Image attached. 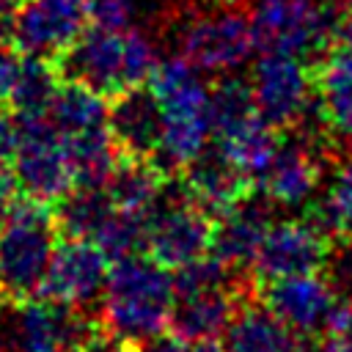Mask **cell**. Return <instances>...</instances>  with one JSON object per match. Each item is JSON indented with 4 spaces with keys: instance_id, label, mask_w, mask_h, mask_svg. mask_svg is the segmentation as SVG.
I'll return each instance as SVG.
<instances>
[{
    "instance_id": "74e56055",
    "label": "cell",
    "mask_w": 352,
    "mask_h": 352,
    "mask_svg": "<svg viewBox=\"0 0 352 352\" xmlns=\"http://www.w3.org/2000/svg\"><path fill=\"white\" fill-rule=\"evenodd\" d=\"M204 6H217V8H245L250 0H198Z\"/></svg>"
},
{
    "instance_id": "484cf974",
    "label": "cell",
    "mask_w": 352,
    "mask_h": 352,
    "mask_svg": "<svg viewBox=\"0 0 352 352\" xmlns=\"http://www.w3.org/2000/svg\"><path fill=\"white\" fill-rule=\"evenodd\" d=\"M107 102L110 99H104L102 94H96L94 88L82 82L60 80V88L47 116L60 135H74V132H85L94 126H107V110H110Z\"/></svg>"
},
{
    "instance_id": "f546056e",
    "label": "cell",
    "mask_w": 352,
    "mask_h": 352,
    "mask_svg": "<svg viewBox=\"0 0 352 352\" xmlns=\"http://www.w3.org/2000/svg\"><path fill=\"white\" fill-rule=\"evenodd\" d=\"M85 16L99 28H129L135 16V0H88Z\"/></svg>"
},
{
    "instance_id": "9a60e30c",
    "label": "cell",
    "mask_w": 352,
    "mask_h": 352,
    "mask_svg": "<svg viewBox=\"0 0 352 352\" xmlns=\"http://www.w3.org/2000/svg\"><path fill=\"white\" fill-rule=\"evenodd\" d=\"M314 104L324 135L352 151V47L336 41L316 58Z\"/></svg>"
},
{
    "instance_id": "1f68e13d",
    "label": "cell",
    "mask_w": 352,
    "mask_h": 352,
    "mask_svg": "<svg viewBox=\"0 0 352 352\" xmlns=\"http://www.w3.org/2000/svg\"><path fill=\"white\" fill-rule=\"evenodd\" d=\"M19 66H22V55L14 47L0 44V104H8L11 102Z\"/></svg>"
},
{
    "instance_id": "8fae6325",
    "label": "cell",
    "mask_w": 352,
    "mask_h": 352,
    "mask_svg": "<svg viewBox=\"0 0 352 352\" xmlns=\"http://www.w3.org/2000/svg\"><path fill=\"white\" fill-rule=\"evenodd\" d=\"M214 228H217V220L204 209H198L184 195L176 201H168L165 206L157 204L148 220L146 256L170 272L182 270L212 250Z\"/></svg>"
},
{
    "instance_id": "f35d334b",
    "label": "cell",
    "mask_w": 352,
    "mask_h": 352,
    "mask_svg": "<svg viewBox=\"0 0 352 352\" xmlns=\"http://www.w3.org/2000/svg\"><path fill=\"white\" fill-rule=\"evenodd\" d=\"M52 3H60V6H72V8H82V11H85V3H88V0H52Z\"/></svg>"
},
{
    "instance_id": "ffe728a7",
    "label": "cell",
    "mask_w": 352,
    "mask_h": 352,
    "mask_svg": "<svg viewBox=\"0 0 352 352\" xmlns=\"http://www.w3.org/2000/svg\"><path fill=\"white\" fill-rule=\"evenodd\" d=\"M223 333L228 352H302L297 333L280 322L256 294L236 305Z\"/></svg>"
},
{
    "instance_id": "30bf717a",
    "label": "cell",
    "mask_w": 352,
    "mask_h": 352,
    "mask_svg": "<svg viewBox=\"0 0 352 352\" xmlns=\"http://www.w3.org/2000/svg\"><path fill=\"white\" fill-rule=\"evenodd\" d=\"M333 248H336V239L327 236L308 217L278 220L267 226L250 270L256 283L286 278V275L324 272L333 258Z\"/></svg>"
},
{
    "instance_id": "e575fe53",
    "label": "cell",
    "mask_w": 352,
    "mask_h": 352,
    "mask_svg": "<svg viewBox=\"0 0 352 352\" xmlns=\"http://www.w3.org/2000/svg\"><path fill=\"white\" fill-rule=\"evenodd\" d=\"M25 0H0V44H8L14 38L16 16Z\"/></svg>"
},
{
    "instance_id": "277c9868",
    "label": "cell",
    "mask_w": 352,
    "mask_h": 352,
    "mask_svg": "<svg viewBox=\"0 0 352 352\" xmlns=\"http://www.w3.org/2000/svg\"><path fill=\"white\" fill-rule=\"evenodd\" d=\"M55 245L52 206L19 195L0 217V302L19 305L38 297Z\"/></svg>"
},
{
    "instance_id": "f1b7e54d",
    "label": "cell",
    "mask_w": 352,
    "mask_h": 352,
    "mask_svg": "<svg viewBox=\"0 0 352 352\" xmlns=\"http://www.w3.org/2000/svg\"><path fill=\"white\" fill-rule=\"evenodd\" d=\"M148 220H151V214H146V212H126V209L113 206V212L96 228L94 242L102 248V253L110 258V264L129 258V256H140V253H146Z\"/></svg>"
},
{
    "instance_id": "ac0fdd59",
    "label": "cell",
    "mask_w": 352,
    "mask_h": 352,
    "mask_svg": "<svg viewBox=\"0 0 352 352\" xmlns=\"http://www.w3.org/2000/svg\"><path fill=\"white\" fill-rule=\"evenodd\" d=\"M107 129L121 154L132 157H154L162 138V110L148 91V85H138L116 99H110Z\"/></svg>"
},
{
    "instance_id": "7402d4cb",
    "label": "cell",
    "mask_w": 352,
    "mask_h": 352,
    "mask_svg": "<svg viewBox=\"0 0 352 352\" xmlns=\"http://www.w3.org/2000/svg\"><path fill=\"white\" fill-rule=\"evenodd\" d=\"M168 182H170V176L151 157L118 154L107 182H104V192L116 209L151 214L157 209V204L162 201Z\"/></svg>"
},
{
    "instance_id": "8992f818",
    "label": "cell",
    "mask_w": 352,
    "mask_h": 352,
    "mask_svg": "<svg viewBox=\"0 0 352 352\" xmlns=\"http://www.w3.org/2000/svg\"><path fill=\"white\" fill-rule=\"evenodd\" d=\"M250 28L264 52L316 60L336 44L338 11L324 0H250Z\"/></svg>"
},
{
    "instance_id": "836d02e7",
    "label": "cell",
    "mask_w": 352,
    "mask_h": 352,
    "mask_svg": "<svg viewBox=\"0 0 352 352\" xmlns=\"http://www.w3.org/2000/svg\"><path fill=\"white\" fill-rule=\"evenodd\" d=\"M19 184H16V176L11 170V165H0V217L14 206V201L19 198Z\"/></svg>"
},
{
    "instance_id": "ba28073f",
    "label": "cell",
    "mask_w": 352,
    "mask_h": 352,
    "mask_svg": "<svg viewBox=\"0 0 352 352\" xmlns=\"http://www.w3.org/2000/svg\"><path fill=\"white\" fill-rule=\"evenodd\" d=\"M258 116L280 135L300 126L314 102V66L292 52H264L250 72Z\"/></svg>"
},
{
    "instance_id": "d6986e66",
    "label": "cell",
    "mask_w": 352,
    "mask_h": 352,
    "mask_svg": "<svg viewBox=\"0 0 352 352\" xmlns=\"http://www.w3.org/2000/svg\"><path fill=\"white\" fill-rule=\"evenodd\" d=\"M322 182V157L308 143H280L272 162L258 173V187L270 204L297 206Z\"/></svg>"
},
{
    "instance_id": "9c48e42d",
    "label": "cell",
    "mask_w": 352,
    "mask_h": 352,
    "mask_svg": "<svg viewBox=\"0 0 352 352\" xmlns=\"http://www.w3.org/2000/svg\"><path fill=\"white\" fill-rule=\"evenodd\" d=\"M96 327L99 316L55 300L33 297L8 305L11 352H74Z\"/></svg>"
},
{
    "instance_id": "60d3db41",
    "label": "cell",
    "mask_w": 352,
    "mask_h": 352,
    "mask_svg": "<svg viewBox=\"0 0 352 352\" xmlns=\"http://www.w3.org/2000/svg\"><path fill=\"white\" fill-rule=\"evenodd\" d=\"M157 3H170V0H157Z\"/></svg>"
},
{
    "instance_id": "3957f363",
    "label": "cell",
    "mask_w": 352,
    "mask_h": 352,
    "mask_svg": "<svg viewBox=\"0 0 352 352\" xmlns=\"http://www.w3.org/2000/svg\"><path fill=\"white\" fill-rule=\"evenodd\" d=\"M173 300V272L154 258L129 256L113 261L99 302V324L113 336L146 341L168 327Z\"/></svg>"
},
{
    "instance_id": "7c38bea8",
    "label": "cell",
    "mask_w": 352,
    "mask_h": 352,
    "mask_svg": "<svg viewBox=\"0 0 352 352\" xmlns=\"http://www.w3.org/2000/svg\"><path fill=\"white\" fill-rule=\"evenodd\" d=\"M110 275V258L94 239H58L38 297L88 311L102 302Z\"/></svg>"
},
{
    "instance_id": "7a4b0ae2",
    "label": "cell",
    "mask_w": 352,
    "mask_h": 352,
    "mask_svg": "<svg viewBox=\"0 0 352 352\" xmlns=\"http://www.w3.org/2000/svg\"><path fill=\"white\" fill-rule=\"evenodd\" d=\"M146 85L162 110V138L154 162L168 176H179V170L192 162L212 138L209 85L182 55L157 60Z\"/></svg>"
},
{
    "instance_id": "6da1fadb",
    "label": "cell",
    "mask_w": 352,
    "mask_h": 352,
    "mask_svg": "<svg viewBox=\"0 0 352 352\" xmlns=\"http://www.w3.org/2000/svg\"><path fill=\"white\" fill-rule=\"evenodd\" d=\"M157 47L140 28H88L52 60L60 80L82 82L116 99L138 85H146L157 66Z\"/></svg>"
},
{
    "instance_id": "4316f807",
    "label": "cell",
    "mask_w": 352,
    "mask_h": 352,
    "mask_svg": "<svg viewBox=\"0 0 352 352\" xmlns=\"http://www.w3.org/2000/svg\"><path fill=\"white\" fill-rule=\"evenodd\" d=\"M308 220L336 242L352 239V154L338 162L330 184L308 209Z\"/></svg>"
},
{
    "instance_id": "52a82bcc",
    "label": "cell",
    "mask_w": 352,
    "mask_h": 352,
    "mask_svg": "<svg viewBox=\"0 0 352 352\" xmlns=\"http://www.w3.org/2000/svg\"><path fill=\"white\" fill-rule=\"evenodd\" d=\"M19 146L11 162L19 192L52 206L72 187L74 176L63 151V138L50 116H16Z\"/></svg>"
},
{
    "instance_id": "ab89813d",
    "label": "cell",
    "mask_w": 352,
    "mask_h": 352,
    "mask_svg": "<svg viewBox=\"0 0 352 352\" xmlns=\"http://www.w3.org/2000/svg\"><path fill=\"white\" fill-rule=\"evenodd\" d=\"M0 352H11V349H3V346H0Z\"/></svg>"
},
{
    "instance_id": "d4e9b609",
    "label": "cell",
    "mask_w": 352,
    "mask_h": 352,
    "mask_svg": "<svg viewBox=\"0 0 352 352\" xmlns=\"http://www.w3.org/2000/svg\"><path fill=\"white\" fill-rule=\"evenodd\" d=\"M113 212L104 187H72L52 204L58 239H94L96 228Z\"/></svg>"
},
{
    "instance_id": "2e32d148",
    "label": "cell",
    "mask_w": 352,
    "mask_h": 352,
    "mask_svg": "<svg viewBox=\"0 0 352 352\" xmlns=\"http://www.w3.org/2000/svg\"><path fill=\"white\" fill-rule=\"evenodd\" d=\"M85 11L52 0H25L14 28V47L22 55L55 60L82 30Z\"/></svg>"
},
{
    "instance_id": "83f0119b",
    "label": "cell",
    "mask_w": 352,
    "mask_h": 352,
    "mask_svg": "<svg viewBox=\"0 0 352 352\" xmlns=\"http://www.w3.org/2000/svg\"><path fill=\"white\" fill-rule=\"evenodd\" d=\"M58 88H60V74L55 63L50 58L25 55L8 104L16 116H47Z\"/></svg>"
},
{
    "instance_id": "603a6c76",
    "label": "cell",
    "mask_w": 352,
    "mask_h": 352,
    "mask_svg": "<svg viewBox=\"0 0 352 352\" xmlns=\"http://www.w3.org/2000/svg\"><path fill=\"white\" fill-rule=\"evenodd\" d=\"M60 138H63V151H66V160L74 176V187H104L121 154L110 129L94 126L85 132L60 135Z\"/></svg>"
},
{
    "instance_id": "44dd1931",
    "label": "cell",
    "mask_w": 352,
    "mask_h": 352,
    "mask_svg": "<svg viewBox=\"0 0 352 352\" xmlns=\"http://www.w3.org/2000/svg\"><path fill=\"white\" fill-rule=\"evenodd\" d=\"M270 212L261 201H256L253 195L239 204L231 214L217 220L214 228V242H212V256H217L226 267H231L234 272H253V258L256 250L261 245V236L270 226Z\"/></svg>"
},
{
    "instance_id": "8d00e7d4",
    "label": "cell",
    "mask_w": 352,
    "mask_h": 352,
    "mask_svg": "<svg viewBox=\"0 0 352 352\" xmlns=\"http://www.w3.org/2000/svg\"><path fill=\"white\" fill-rule=\"evenodd\" d=\"M182 352H228V349L217 338H195V341H187Z\"/></svg>"
},
{
    "instance_id": "4fadbf2b",
    "label": "cell",
    "mask_w": 352,
    "mask_h": 352,
    "mask_svg": "<svg viewBox=\"0 0 352 352\" xmlns=\"http://www.w3.org/2000/svg\"><path fill=\"white\" fill-rule=\"evenodd\" d=\"M256 297L297 336H314V333L322 336L338 302V294L330 278H324V272L286 275L256 283Z\"/></svg>"
},
{
    "instance_id": "4dcf8cb0",
    "label": "cell",
    "mask_w": 352,
    "mask_h": 352,
    "mask_svg": "<svg viewBox=\"0 0 352 352\" xmlns=\"http://www.w3.org/2000/svg\"><path fill=\"white\" fill-rule=\"evenodd\" d=\"M74 352H143V346H140V341H129V338L113 336L99 324Z\"/></svg>"
},
{
    "instance_id": "5b68a950",
    "label": "cell",
    "mask_w": 352,
    "mask_h": 352,
    "mask_svg": "<svg viewBox=\"0 0 352 352\" xmlns=\"http://www.w3.org/2000/svg\"><path fill=\"white\" fill-rule=\"evenodd\" d=\"M176 55L190 60L201 74H228L256 50V36L245 8L192 6L176 11Z\"/></svg>"
},
{
    "instance_id": "e0dca14e",
    "label": "cell",
    "mask_w": 352,
    "mask_h": 352,
    "mask_svg": "<svg viewBox=\"0 0 352 352\" xmlns=\"http://www.w3.org/2000/svg\"><path fill=\"white\" fill-rule=\"evenodd\" d=\"M253 294L256 286H212V289L176 294L168 330H173L184 341L214 338L217 333L226 330L236 305Z\"/></svg>"
},
{
    "instance_id": "d6a6232c",
    "label": "cell",
    "mask_w": 352,
    "mask_h": 352,
    "mask_svg": "<svg viewBox=\"0 0 352 352\" xmlns=\"http://www.w3.org/2000/svg\"><path fill=\"white\" fill-rule=\"evenodd\" d=\"M19 146V124H16V113L6 110L0 104V165H11L14 154Z\"/></svg>"
},
{
    "instance_id": "cb8c5ba5",
    "label": "cell",
    "mask_w": 352,
    "mask_h": 352,
    "mask_svg": "<svg viewBox=\"0 0 352 352\" xmlns=\"http://www.w3.org/2000/svg\"><path fill=\"white\" fill-rule=\"evenodd\" d=\"M258 121L261 116L256 110L250 82L239 77H220L209 88V129L214 143L228 140Z\"/></svg>"
},
{
    "instance_id": "5bb4252c",
    "label": "cell",
    "mask_w": 352,
    "mask_h": 352,
    "mask_svg": "<svg viewBox=\"0 0 352 352\" xmlns=\"http://www.w3.org/2000/svg\"><path fill=\"white\" fill-rule=\"evenodd\" d=\"M179 187L187 201L220 220L253 195L256 179L236 168L231 160H226L217 148H204L192 162L179 170Z\"/></svg>"
},
{
    "instance_id": "d590c367",
    "label": "cell",
    "mask_w": 352,
    "mask_h": 352,
    "mask_svg": "<svg viewBox=\"0 0 352 352\" xmlns=\"http://www.w3.org/2000/svg\"><path fill=\"white\" fill-rule=\"evenodd\" d=\"M336 41L352 47V3L338 14V28H336Z\"/></svg>"
}]
</instances>
